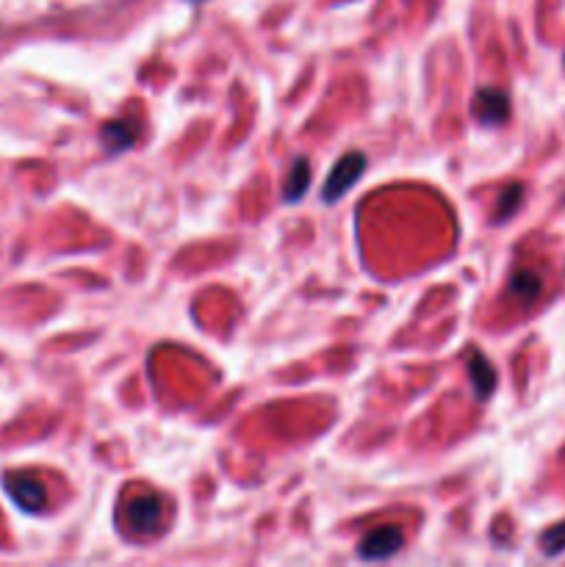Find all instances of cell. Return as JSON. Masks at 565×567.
Masks as SVG:
<instances>
[{
	"mask_svg": "<svg viewBox=\"0 0 565 567\" xmlns=\"http://www.w3.org/2000/svg\"><path fill=\"white\" fill-rule=\"evenodd\" d=\"M469 377L471 382H474V390H477L480 399H488L493 388H496V371H493V366L488 363V357L485 355L469 357Z\"/></svg>",
	"mask_w": 565,
	"mask_h": 567,
	"instance_id": "cell-8",
	"label": "cell"
},
{
	"mask_svg": "<svg viewBox=\"0 0 565 567\" xmlns=\"http://www.w3.org/2000/svg\"><path fill=\"white\" fill-rule=\"evenodd\" d=\"M399 548H402V529H397V526H380V529H374V532L363 537L361 545H358V554H361V559L380 562V559H388V556L397 554Z\"/></svg>",
	"mask_w": 565,
	"mask_h": 567,
	"instance_id": "cell-2",
	"label": "cell"
},
{
	"mask_svg": "<svg viewBox=\"0 0 565 567\" xmlns=\"http://www.w3.org/2000/svg\"><path fill=\"white\" fill-rule=\"evenodd\" d=\"M308 186H311V161L308 158H294L289 175H286V183H283V202H300L305 194H308Z\"/></svg>",
	"mask_w": 565,
	"mask_h": 567,
	"instance_id": "cell-5",
	"label": "cell"
},
{
	"mask_svg": "<svg viewBox=\"0 0 565 567\" xmlns=\"http://www.w3.org/2000/svg\"><path fill=\"white\" fill-rule=\"evenodd\" d=\"M6 487H9L14 501L23 509H28V512H39L45 507V487L39 485L37 479H23L20 476V479H9Z\"/></svg>",
	"mask_w": 565,
	"mask_h": 567,
	"instance_id": "cell-6",
	"label": "cell"
},
{
	"mask_svg": "<svg viewBox=\"0 0 565 567\" xmlns=\"http://www.w3.org/2000/svg\"><path fill=\"white\" fill-rule=\"evenodd\" d=\"M363 169H366V155L363 153H347L330 172V178L322 191V200L325 202H338L347 194L358 180H361Z\"/></svg>",
	"mask_w": 565,
	"mask_h": 567,
	"instance_id": "cell-1",
	"label": "cell"
},
{
	"mask_svg": "<svg viewBox=\"0 0 565 567\" xmlns=\"http://www.w3.org/2000/svg\"><path fill=\"white\" fill-rule=\"evenodd\" d=\"M510 294L521 296L524 302H532L541 294V277L535 272H516L510 280Z\"/></svg>",
	"mask_w": 565,
	"mask_h": 567,
	"instance_id": "cell-9",
	"label": "cell"
},
{
	"mask_svg": "<svg viewBox=\"0 0 565 567\" xmlns=\"http://www.w3.org/2000/svg\"><path fill=\"white\" fill-rule=\"evenodd\" d=\"M541 551L546 556L565 554V520L541 534Z\"/></svg>",
	"mask_w": 565,
	"mask_h": 567,
	"instance_id": "cell-11",
	"label": "cell"
},
{
	"mask_svg": "<svg viewBox=\"0 0 565 567\" xmlns=\"http://www.w3.org/2000/svg\"><path fill=\"white\" fill-rule=\"evenodd\" d=\"M161 515H164V504L156 496H142L128 504V523H131L133 532H156Z\"/></svg>",
	"mask_w": 565,
	"mask_h": 567,
	"instance_id": "cell-4",
	"label": "cell"
},
{
	"mask_svg": "<svg viewBox=\"0 0 565 567\" xmlns=\"http://www.w3.org/2000/svg\"><path fill=\"white\" fill-rule=\"evenodd\" d=\"M521 200H524V189L518 186V183H513V186H507L505 194L499 197V205H496V219L499 222H505V219H510L513 213L518 211V205H521Z\"/></svg>",
	"mask_w": 565,
	"mask_h": 567,
	"instance_id": "cell-10",
	"label": "cell"
},
{
	"mask_svg": "<svg viewBox=\"0 0 565 567\" xmlns=\"http://www.w3.org/2000/svg\"><path fill=\"white\" fill-rule=\"evenodd\" d=\"M136 136H139V125H136V122H125V119L109 122V125L103 128V144L109 147L111 153H122V150L133 147Z\"/></svg>",
	"mask_w": 565,
	"mask_h": 567,
	"instance_id": "cell-7",
	"label": "cell"
},
{
	"mask_svg": "<svg viewBox=\"0 0 565 567\" xmlns=\"http://www.w3.org/2000/svg\"><path fill=\"white\" fill-rule=\"evenodd\" d=\"M474 117L480 119L482 125H499L510 117V100L502 89L485 86L474 95Z\"/></svg>",
	"mask_w": 565,
	"mask_h": 567,
	"instance_id": "cell-3",
	"label": "cell"
}]
</instances>
